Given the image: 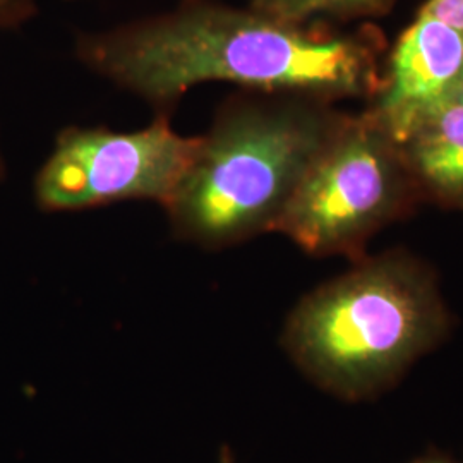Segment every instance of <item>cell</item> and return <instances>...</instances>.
Masks as SVG:
<instances>
[{"label":"cell","mask_w":463,"mask_h":463,"mask_svg":"<svg viewBox=\"0 0 463 463\" xmlns=\"http://www.w3.org/2000/svg\"><path fill=\"white\" fill-rule=\"evenodd\" d=\"M74 55L166 116L206 83L331 101L363 95L376 81L364 42L220 0H179L166 13L80 33Z\"/></svg>","instance_id":"obj_1"},{"label":"cell","mask_w":463,"mask_h":463,"mask_svg":"<svg viewBox=\"0 0 463 463\" xmlns=\"http://www.w3.org/2000/svg\"><path fill=\"white\" fill-rule=\"evenodd\" d=\"M330 101L241 90L218 105L196 155L162 208L175 239L206 250L275 232L342 117Z\"/></svg>","instance_id":"obj_2"},{"label":"cell","mask_w":463,"mask_h":463,"mask_svg":"<svg viewBox=\"0 0 463 463\" xmlns=\"http://www.w3.org/2000/svg\"><path fill=\"white\" fill-rule=\"evenodd\" d=\"M448 331L434 273L407 254L390 252L359 260L300 298L281 344L321 390L359 402L393 386Z\"/></svg>","instance_id":"obj_3"},{"label":"cell","mask_w":463,"mask_h":463,"mask_svg":"<svg viewBox=\"0 0 463 463\" xmlns=\"http://www.w3.org/2000/svg\"><path fill=\"white\" fill-rule=\"evenodd\" d=\"M411 175L376 117H342L275 232L311 256L359 258L367 237L402 210Z\"/></svg>","instance_id":"obj_4"},{"label":"cell","mask_w":463,"mask_h":463,"mask_svg":"<svg viewBox=\"0 0 463 463\" xmlns=\"http://www.w3.org/2000/svg\"><path fill=\"white\" fill-rule=\"evenodd\" d=\"M199 136H184L172 116L116 131L105 126L61 129L33 177L34 206L47 215L84 212L126 201L165 206L191 165Z\"/></svg>","instance_id":"obj_5"},{"label":"cell","mask_w":463,"mask_h":463,"mask_svg":"<svg viewBox=\"0 0 463 463\" xmlns=\"http://www.w3.org/2000/svg\"><path fill=\"white\" fill-rule=\"evenodd\" d=\"M463 71V33L420 11L400 36L374 117L397 143L417 116L448 97Z\"/></svg>","instance_id":"obj_6"},{"label":"cell","mask_w":463,"mask_h":463,"mask_svg":"<svg viewBox=\"0 0 463 463\" xmlns=\"http://www.w3.org/2000/svg\"><path fill=\"white\" fill-rule=\"evenodd\" d=\"M411 174L432 193L463 201V99L430 105L397 141Z\"/></svg>","instance_id":"obj_7"},{"label":"cell","mask_w":463,"mask_h":463,"mask_svg":"<svg viewBox=\"0 0 463 463\" xmlns=\"http://www.w3.org/2000/svg\"><path fill=\"white\" fill-rule=\"evenodd\" d=\"M393 0H250L249 7L292 24L317 16L355 17L383 14Z\"/></svg>","instance_id":"obj_8"},{"label":"cell","mask_w":463,"mask_h":463,"mask_svg":"<svg viewBox=\"0 0 463 463\" xmlns=\"http://www.w3.org/2000/svg\"><path fill=\"white\" fill-rule=\"evenodd\" d=\"M38 13L36 0H0V32L17 30Z\"/></svg>","instance_id":"obj_9"},{"label":"cell","mask_w":463,"mask_h":463,"mask_svg":"<svg viewBox=\"0 0 463 463\" xmlns=\"http://www.w3.org/2000/svg\"><path fill=\"white\" fill-rule=\"evenodd\" d=\"M420 11L463 33V0H430Z\"/></svg>","instance_id":"obj_10"},{"label":"cell","mask_w":463,"mask_h":463,"mask_svg":"<svg viewBox=\"0 0 463 463\" xmlns=\"http://www.w3.org/2000/svg\"><path fill=\"white\" fill-rule=\"evenodd\" d=\"M218 463H235L233 453L229 447H222L220 449V457H218Z\"/></svg>","instance_id":"obj_11"},{"label":"cell","mask_w":463,"mask_h":463,"mask_svg":"<svg viewBox=\"0 0 463 463\" xmlns=\"http://www.w3.org/2000/svg\"><path fill=\"white\" fill-rule=\"evenodd\" d=\"M7 175V165H5V158H4V151H2V143H0V184L4 183Z\"/></svg>","instance_id":"obj_12"},{"label":"cell","mask_w":463,"mask_h":463,"mask_svg":"<svg viewBox=\"0 0 463 463\" xmlns=\"http://www.w3.org/2000/svg\"><path fill=\"white\" fill-rule=\"evenodd\" d=\"M453 95H457L458 99H463V71L462 74H460V78H458V81L455 84V88H453V91H451Z\"/></svg>","instance_id":"obj_13"},{"label":"cell","mask_w":463,"mask_h":463,"mask_svg":"<svg viewBox=\"0 0 463 463\" xmlns=\"http://www.w3.org/2000/svg\"><path fill=\"white\" fill-rule=\"evenodd\" d=\"M414 463H453L447 460V458H443V457H428V458H422V460H417Z\"/></svg>","instance_id":"obj_14"}]
</instances>
